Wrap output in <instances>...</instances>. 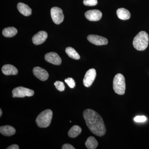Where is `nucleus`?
Here are the masks:
<instances>
[{"label": "nucleus", "mask_w": 149, "mask_h": 149, "mask_svg": "<svg viewBox=\"0 0 149 149\" xmlns=\"http://www.w3.org/2000/svg\"><path fill=\"white\" fill-rule=\"evenodd\" d=\"M83 115L86 125L92 133L100 137L105 135L106 129L104 120L97 112L93 109H86Z\"/></svg>", "instance_id": "nucleus-1"}, {"label": "nucleus", "mask_w": 149, "mask_h": 149, "mask_svg": "<svg viewBox=\"0 0 149 149\" xmlns=\"http://www.w3.org/2000/svg\"><path fill=\"white\" fill-rule=\"evenodd\" d=\"M149 36L145 31L139 32L133 39V45L134 47L138 51H144L148 45Z\"/></svg>", "instance_id": "nucleus-2"}, {"label": "nucleus", "mask_w": 149, "mask_h": 149, "mask_svg": "<svg viewBox=\"0 0 149 149\" xmlns=\"http://www.w3.org/2000/svg\"><path fill=\"white\" fill-rule=\"evenodd\" d=\"M53 112L50 109H47L41 113L37 116L36 122L40 128H45L50 125Z\"/></svg>", "instance_id": "nucleus-3"}, {"label": "nucleus", "mask_w": 149, "mask_h": 149, "mask_svg": "<svg viewBox=\"0 0 149 149\" xmlns=\"http://www.w3.org/2000/svg\"><path fill=\"white\" fill-rule=\"evenodd\" d=\"M113 89L115 93L119 95L125 94V79L123 75L118 73L115 76L113 80Z\"/></svg>", "instance_id": "nucleus-4"}, {"label": "nucleus", "mask_w": 149, "mask_h": 149, "mask_svg": "<svg viewBox=\"0 0 149 149\" xmlns=\"http://www.w3.org/2000/svg\"><path fill=\"white\" fill-rule=\"evenodd\" d=\"M34 91L28 88L19 87L14 88L12 91L13 97L23 98L25 97H32L34 95Z\"/></svg>", "instance_id": "nucleus-5"}, {"label": "nucleus", "mask_w": 149, "mask_h": 149, "mask_svg": "<svg viewBox=\"0 0 149 149\" xmlns=\"http://www.w3.org/2000/svg\"><path fill=\"white\" fill-rule=\"evenodd\" d=\"M51 15L54 23L56 24H61L64 19L62 10L57 7H54L51 9Z\"/></svg>", "instance_id": "nucleus-6"}, {"label": "nucleus", "mask_w": 149, "mask_h": 149, "mask_svg": "<svg viewBox=\"0 0 149 149\" xmlns=\"http://www.w3.org/2000/svg\"><path fill=\"white\" fill-rule=\"evenodd\" d=\"M96 71L94 68L89 69L85 73V77L83 79V85L86 88L91 87L94 80L95 79Z\"/></svg>", "instance_id": "nucleus-7"}, {"label": "nucleus", "mask_w": 149, "mask_h": 149, "mask_svg": "<svg viewBox=\"0 0 149 149\" xmlns=\"http://www.w3.org/2000/svg\"><path fill=\"white\" fill-rule=\"evenodd\" d=\"M87 38L90 42L95 45L100 46L106 45L108 42L107 38L102 36H99V35H88Z\"/></svg>", "instance_id": "nucleus-8"}, {"label": "nucleus", "mask_w": 149, "mask_h": 149, "mask_svg": "<svg viewBox=\"0 0 149 149\" xmlns=\"http://www.w3.org/2000/svg\"><path fill=\"white\" fill-rule=\"evenodd\" d=\"M86 18L91 21H99L101 19L102 13L100 11L98 10H92L87 11L85 13Z\"/></svg>", "instance_id": "nucleus-9"}, {"label": "nucleus", "mask_w": 149, "mask_h": 149, "mask_svg": "<svg viewBox=\"0 0 149 149\" xmlns=\"http://www.w3.org/2000/svg\"><path fill=\"white\" fill-rule=\"evenodd\" d=\"M45 59L47 62L55 65H60L62 63L61 59L55 52H50L46 54Z\"/></svg>", "instance_id": "nucleus-10"}, {"label": "nucleus", "mask_w": 149, "mask_h": 149, "mask_svg": "<svg viewBox=\"0 0 149 149\" xmlns=\"http://www.w3.org/2000/svg\"><path fill=\"white\" fill-rule=\"evenodd\" d=\"M33 74L35 77L42 81L47 80L49 74L47 70L40 67H36L33 70Z\"/></svg>", "instance_id": "nucleus-11"}, {"label": "nucleus", "mask_w": 149, "mask_h": 149, "mask_svg": "<svg viewBox=\"0 0 149 149\" xmlns=\"http://www.w3.org/2000/svg\"><path fill=\"white\" fill-rule=\"evenodd\" d=\"M47 37V32L44 31H40L33 36L32 39V42L34 45H41L46 41Z\"/></svg>", "instance_id": "nucleus-12"}, {"label": "nucleus", "mask_w": 149, "mask_h": 149, "mask_svg": "<svg viewBox=\"0 0 149 149\" xmlns=\"http://www.w3.org/2000/svg\"><path fill=\"white\" fill-rule=\"evenodd\" d=\"M2 71L6 75H16L18 73V70L13 65L6 64L2 68Z\"/></svg>", "instance_id": "nucleus-13"}, {"label": "nucleus", "mask_w": 149, "mask_h": 149, "mask_svg": "<svg viewBox=\"0 0 149 149\" xmlns=\"http://www.w3.org/2000/svg\"><path fill=\"white\" fill-rule=\"evenodd\" d=\"M0 133L3 136H10L14 135L16 133L15 128L10 125H6L1 126Z\"/></svg>", "instance_id": "nucleus-14"}, {"label": "nucleus", "mask_w": 149, "mask_h": 149, "mask_svg": "<svg viewBox=\"0 0 149 149\" xmlns=\"http://www.w3.org/2000/svg\"><path fill=\"white\" fill-rule=\"evenodd\" d=\"M17 9L19 11L25 16H28L32 14V9L29 6L24 3H18L17 5Z\"/></svg>", "instance_id": "nucleus-15"}, {"label": "nucleus", "mask_w": 149, "mask_h": 149, "mask_svg": "<svg viewBox=\"0 0 149 149\" xmlns=\"http://www.w3.org/2000/svg\"><path fill=\"white\" fill-rule=\"evenodd\" d=\"M116 14L118 18L122 20H127L130 18V12L125 8L118 9L116 11Z\"/></svg>", "instance_id": "nucleus-16"}, {"label": "nucleus", "mask_w": 149, "mask_h": 149, "mask_svg": "<svg viewBox=\"0 0 149 149\" xmlns=\"http://www.w3.org/2000/svg\"><path fill=\"white\" fill-rule=\"evenodd\" d=\"M85 145L88 149H95L97 147L98 143L94 137L90 136L87 139Z\"/></svg>", "instance_id": "nucleus-17"}, {"label": "nucleus", "mask_w": 149, "mask_h": 149, "mask_svg": "<svg viewBox=\"0 0 149 149\" xmlns=\"http://www.w3.org/2000/svg\"><path fill=\"white\" fill-rule=\"evenodd\" d=\"M82 132V129L80 126L74 125L70 128L68 132V136L70 138H75L79 136Z\"/></svg>", "instance_id": "nucleus-18"}, {"label": "nucleus", "mask_w": 149, "mask_h": 149, "mask_svg": "<svg viewBox=\"0 0 149 149\" xmlns=\"http://www.w3.org/2000/svg\"><path fill=\"white\" fill-rule=\"evenodd\" d=\"M17 32V29L14 27H8L5 28L3 30V35L4 37H11L16 35Z\"/></svg>", "instance_id": "nucleus-19"}, {"label": "nucleus", "mask_w": 149, "mask_h": 149, "mask_svg": "<svg viewBox=\"0 0 149 149\" xmlns=\"http://www.w3.org/2000/svg\"><path fill=\"white\" fill-rule=\"evenodd\" d=\"M65 52L69 57L75 60H79L80 56L78 53L71 47H68L65 49Z\"/></svg>", "instance_id": "nucleus-20"}, {"label": "nucleus", "mask_w": 149, "mask_h": 149, "mask_svg": "<svg viewBox=\"0 0 149 149\" xmlns=\"http://www.w3.org/2000/svg\"><path fill=\"white\" fill-rule=\"evenodd\" d=\"M54 84L55 86L56 89L60 92H63L65 89V86L64 83L63 82L60 81H57Z\"/></svg>", "instance_id": "nucleus-21"}, {"label": "nucleus", "mask_w": 149, "mask_h": 149, "mask_svg": "<svg viewBox=\"0 0 149 149\" xmlns=\"http://www.w3.org/2000/svg\"><path fill=\"white\" fill-rule=\"evenodd\" d=\"M65 83L68 85L70 88H73L75 86V82L74 79H72L71 77H68L65 80Z\"/></svg>", "instance_id": "nucleus-22"}, {"label": "nucleus", "mask_w": 149, "mask_h": 149, "mask_svg": "<svg viewBox=\"0 0 149 149\" xmlns=\"http://www.w3.org/2000/svg\"><path fill=\"white\" fill-rule=\"evenodd\" d=\"M83 3L85 6H96L97 4V0H84Z\"/></svg>", "instance_id": "nucleus-23"}, {"label": "nucleus", "mask_w": 149, "mask_h": 149, "mask_svg": "<svg viewBox=\"0 0 149 149\" xmlns=\"http://www.w3.org/2000/svg\"><path fill=\"white\" fill-rule=\"evenodd\" d=\"M134 120L136 122H143L147 120V118L144 116H137L134 118Z\"/></svg>", "instance_id": "nucleus-24"}, {"label": "nucleus", "mask_w": 149, "mask_h": 149, "mask_svg": "<svg viewBox=\"0 0 149 149\" xmlns=\"http://www.w3.org/2000/svg\"><path fill=\"white\" fill-rule=\"evenodd\" d=\"M62 149H75L73 146L69 144H65L62 147Z\"/></svg>", "instance_id": "nucleus-25"}, {"label": "nucleus", "mask_w": 149, "mask_h": 149, "mask_svg": "<svg viewBox=\"0 0 149 149\" xmlns=\"http://www.w3.org/2000/svg\"><path fill=\"white\" fill-rule=\"evenodd\" d=\"M7 149H19V147L18 145L16 144H13V145H11L8 147L6 148Z\"/></svg>", "instance_id": "nucleus-26"}, {"label": "nucleus", "mask_w": 149, "mask_h": 149, "mask_svg": "<svg viewBox=\"0 0 149 149\" xmlns=\"http://www.w3.org/2000/svg\"><path fill=\"white\" fill-rule=\"evenodd\" d=\"M2 115V111L1 109H0V116L1 117Z\"/></svg>", "instance_id": "nucleus-27"}]
</instances>
